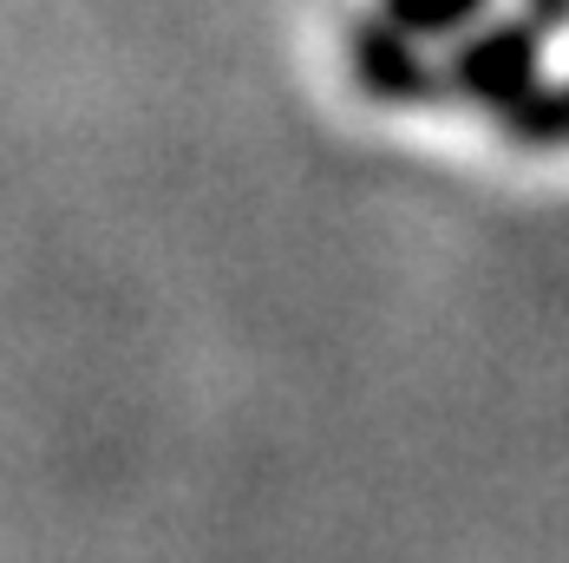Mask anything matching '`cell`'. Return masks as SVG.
I'll return each instance as SVG.
<instances>
[{"instance_id":"1","label":"cell","mask_w":569,"mask_h":563,"mask_svg":"<svg viewBox=\"0 0 569 563\" xmlns=\"http://www.w3.org/2000/svg\"><path fill=\"white\" fill-rule=\"evenodd\" d=\"M465 86L485 92L491 106H517L530 92V40L523 33H491L485 47L465 53Z\"/></svg>"},{"instance_id":"2","label":"cell","mask_w":569,"mask_h":563,"mask_svg":"<svg viewBox=\"0 0 569 563\" xmlns=\"http://www.w3.org/2000/svg\"><path fill=\"white\" fill-rule=\"evenodd\" d=\"M478 0H393V13L406 20V27H419V33H439V27H452V20H465Z\"/></svg>"}]
</instances>
